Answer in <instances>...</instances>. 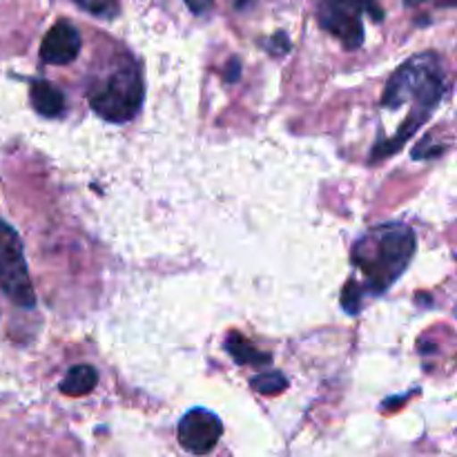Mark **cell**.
Returning <instances> with one entry per match:
<instances>
[{"label":"cell","mask_w":457,"mask_h":457,"mask_svg":"<svg viewBox=\"0 0 457 457\" xmlns=\"http://www.w3.org/2000/svg\"><path fill=\"white\" fill-rule=\"evenodd\" d=\"M0 290L21 308H34L36 295L18 232L0 219Z\"/></svg>","instance_id":"5"},{"label":"cell","mask_w":457,"mask_h":457,"mask_svg":"<svg viewBox=\"0 0 457 457\" xmlns=\"http://www.w3.org/2000/svg\"><path fill=\"white\" fill-rule=\"evenodd\" d=\"M183 3H186L187 9H190L192 13H196V16H204V13H208L210 9L214 7V0H183Z\"/></svg>","instance_id":"13"},{"label":"cell","mask_w":457,"mask_h":457,"mask_svg":"<svg viewBox=\"0 0 457 457\" xmlns=\"http://www.w3.org/2000/svg\"><path fill=\"white\" fill-rule=\"evenodd\" d=\"M143 79L137 61L120 54L107 70L98 71L87 87V101L101 119L128 123L138 114L143 103Z\"/></svg>","instance_id":"3"},{"label":"cell","mask_w":457,"mask_h":457,"mask_svg":"<svg viewBox=\"0 0 457 457\" xmlns=\"http://www.w3.org/2000/svg\"><path fill=\"white\" fill-rule=\"evenodd\" d=\"M424 3H428V0H406L409 7H418V4H424Z\"/></svg>","instance_id":"14"},{"label":"cell","mask_w":457,"mask_h":457,"mask_svg":"<svg viewBox=\"0 0 457 457\" xmlns=\"http://www.w3.org/2000/svg\"><path fill=\"white\" fill-rule=\"evenodd\" d=\"M415 254V235L404 223L379 226L353 248V263L364 275L361 293L382 295L404 275Z\"/></svg>","instance_id":"2"},{"label":"cell","mask_w":457,"mask_h":457,"mask_svg":"<svg viewBox=\"0 0 457 457\" xmlns=\"http://www.w3.org/2000/svg\"><path fill=\"white\" fill-rule=\"evenodd\" d=\"M80 54V34L67 21H58L40 43V58L47 65H70Z\"/></svg>","instance_id":"7"},{"label":"cell","mask_w":457,"mask_h":457,"mask_svg":"<svg viewBox=\"0 0 457 457\" xmlns=\"http://www.w3.org/2000/svg\"><path fill=\"white\" fill-rule=\"evenodd\" d=\"M98 384V373L92 366H74V369L67 373V378L61 382V391L70 397H80L87 395L96 388Z\"/></svg>","instance_id":"10"},{"label":"cell","mask_w":457,"mask_h":457,"mask_svg":"<svg viewBox=\"0 0 457 457\" xmlns=\"http://www.w3.org/2000/svg\"><path fill=\"white\" fill-rule=\"evenodd\" d=\"M449 80H446L445 58L436 52L415 54L388 80L382 96L384 123L395 119L397 123L373 147V159H384L400 150L440 107Z\"/></svg>","instance_id":"1"},{"label":"cell","mask_w":457,"mask_h":457,"mask_svg":"<svg viewBox=\"0 0 457 457\" xmlns=\"http://www.w3.org/2000/svg\"><path fill=\"white\" fill-rule=\"evenodd\" d=\"M382 21L378 0H321L320 22L346 49H357L364 43V18Z\"/></svg>","instance_id":"4"},{"label":"cell","mask_w":457,"mask_h":457,"mask_svg":"<svg viewBox=\"0 0 457 457\" xmlns=\"http://www.w3.org/2000/svg\"><path fill=\"white\" fill-rule=\"evenodd\" d=\"M253 388L254 391L263 393V395H275V393H281L286 386H288V379L284 378L281 373H277V370H268V373H262L257 375V378H253Z\"/></svg>","instance_id":"11"},{"label":"cell","mask_w":457,"mask_h":457,"mask_svg":"<svg viewBox=\"0 0 457 457\" xmlns=\"http://www.w3.org/2000/svg\"><path fill=\"white\" fill-rule=\"evenodd\" d=\"M245 3H248V0H237V4H239V7H244Z\"/></svg>","instance_id":"15"},{"label":"cell","mask_w":457,"mask_h":457,"mask_svg":"<svg viewBox=\"0 0 457 457\" xmlns=\"http://www.w3.org/2000/svg\"><path fill=\"white\" fill-rule=\"evenodd\" d=\"M71 3H76L80 9L92 13V16L105 18V21L114 18L120 9L119 0H71Z\"/></svg>","instance_id":"12"},{"label":"cell","mask_w":457,"mask_h":457,"mask_svg":"<svg viewBox=\"0 0 457 457\" xmlns=\"http://www.w3.org/2000/svg\"><path fill=\"white\" fill-rule=\"evenodd\" d=\"M179 442L192 455H208L223 436V424L212 411L192 409L179 422Z\"/></svg>","instance_id":"6"},{"label":"cell","mask_w":457,"mask_h":457,"mask_svg":"<svg viewBox=\"0 0 457 457\" xmlns=\"http://www.w3.org/2000/svg\"><path fill=\"white\" fill-rule=\"evenodd\" d=\"M226 348L232 355V360L241 366H254V369H262V366H268L272 361V357L268 355V353L257 351L248 339H244L237 333H232L230 337L226 339Z\"/></svg>","instance_id":"9"},{"label":"cell","mask_w":457,"mask_h":457,"mask_svg":"<svg viewBox=\"0 0 457 457\" xmlns=\"http://www.w3.org/2000/svg\"><path fill=\"white\" fill-rule=\"evenodd\" d=\"M31 105L38 114L47 116V119H56L65 112V96L58 87H54L49 80H34L31 83Z\"/></svg>","instance_id":"8"}]
</instances>
